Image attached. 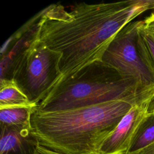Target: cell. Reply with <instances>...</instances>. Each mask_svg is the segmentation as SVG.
<instances>
[{
	"label": "cell",
	"instance_id": "6da1fadb",
	"mask_svg": "<svg viewBox=\"0 0 154 154\" xmlns=\"http://www.w3.org/2000/svg\"><path fill=\"white\" fill-rule=\"evenodd\" d=\"M148 10H154V0L79 2L69 10L63 5L53 4L43 10L36 22L35 38L61 55V78L57 85L86 66L102 61L116 34Z\"/></svg>",
	"mask_w": 154,
	"mask_h": 154
},
{
	"label": "cell",
	"instance_id": "e0dca14e",
	"mask_svg": "<svg viewBox=\"0 0 154 154\" xmlns=\"http://www.w3.org/2000/svg\"><path fill=\"white\" fill-rule=\"evenodd\" d=\"M153 154H154V153H153Z\"/></svg>",
	"mask_w": 154,
	"mask_h": 154
},
{
	"label": "cell",
	"instance_id": "8fae6325",
	"mask_svg": "<svg viewBox=\"0 0 154 154\" xmlns=\"http://www.w3.org/2000/svg\"><path fill=\"white\" fill-rule=\"evenodd\" d=\"M138 35L142 46L154 71V35L145 26L143 20H141L138 28Z\"/></svg>",
	"mask_w": 154,
	"mask_h": 154
},
{
	"label": "cell",
	"instance_id": "ba28073f",
	"mask_svg": "<svg viewBox=\"0 0 154 154\" xmlns=\"http://www.w3.org/2000/svg\"><path fill=\"white\" fill-rule=\"evenodd\" d=\"M31 105L35 106L29 102L26 95L12 79H1L0 109Z\"/></svg>",
	"mask_w": 154,
	"mask_h": 154
},
{
	"label": "cell",
	"instance_id": "3957f363",
	"mask_svg": "<svg viewBox=\"0 0 154 154\" xmlns=\"http://www.w3.org/2000/svg\"><path fill=\"white\" fill-rule=\"evenodd\" d=\"M154 89L126 78L102 61L93 63L66 79L37 106L40 112H52L122 100Z\"/></svg>",
	"mask_w": 154,
	"mask_h": 154
},
{
	"label": "cell",
	"instance_id": "2e32d148",
	"mask_svg": "<svg viewBox=\"0 0 154 154\" xmlns=\"http://www.w3.org/2000/svg\"><path fill=\"white\" fill-rule=\"evenodd\" d=\"M153 111V113H154V108H153V111Z\"/></svg>",
	"mask_w": 154,
	"mask_h": 154
},
{
	"label": "cell",
	"instance_id": "8992f818",
	"mask_svg": "<svg viewBox=\"0 0 154 154\" xmlns=\"http://www.w3.org/2000/svg\"><path fill=\"white\" fill-rule=\"evenodd\" d=\"M154 108V97L133 106L99 149L100 154H126L138 129Z\"/></svg>",
	"mask_w": 154,
	"mask_h": 154
},
{
	"label": "cell",
	"instance_id": "52a82bcc",
	"mask_svg": "<svg viewBox=\"0 0 154 154\" xmlns=\"http://www.w3.org/2000/svg\"><path fill=\"white\" fill-rule=\"evenodd\" d=\"M38 144L31 127L1 128L0 154H35Z\"/></svg>",
	"mask_w": 154,
	"mask_h": 154
},
{
	"label": "cell",
	"instance_id": "7c38bea8",
	"mask_svg": "<svg viewBox=\"0 0 154 154\" xmlns=\"http://www.w3.org/2000/svg\"><path fill=\"white\" fill-rule=\"evenodd\" d=\"M35 154H63L59 152H57L53 150H51L45 147H43L40 144L38 145ZM82 154H100L99 152H91V153H82Z\"/></svg>",
	"mask_w": 154,
	"mask_h": 154
},
{
	"label": "cell",
	"instance_id": "277c9868",
	"mask_svg": "<svg viewBox=\"0 0 154 154\" xmlns=\"http://www.w3.org/2000/svg\"><path fill=\"white\" fill-rule=\"evenodd\" d=\"M60 57L59 53L49 49L37 40L35 34L34 38L13 60L8 73H10L8 79H12L29 102L37 106L61 78Z\"/></svg>",
	"mask_w": 154,
	"mask_h": 154
},
{
	"label": "cell",
	"instance_id": "5b68a950",
	"mask_svg": "<svg viewBox=\"0 0 154 154\" xmlns=\"http://www.w3.org/2000/svg\"><path fill=\"white\" fill-rule=\"evenodd\" d=\"M140 21L129 22L116 34L104 52L102 61L123 77L136 79L144 87H153L154 71L138 32Z\"/></svg>",
	"mask_w": 154,
	"mask_h": 154
},
{
	"label": "cell",
	"instance_id": "9a60e30c",
	"mask_svg": "<svg viewBox=\"0 0 154 154\" xmlns=\"http://www.w3.org/2000/svg\"><path fill=\"white\" fill-rule=\"evenodd\" d=\"M144 20H146V21H151V20H154V10H153V11L150 13V14L146 17Z\"/></svg>",
	"mask_w": 154,
	"mask_h": 154
},
{
	"label": "cell",
	"instance_id": "9c48e42d",
	"mask_svg": "<svg viewBox=\"0 0 154 154\" xmlns=\"http://www.w3.org/2000/svg\"><path fill=\"white\" fill-rule=\"evenodd\" d=\"M36 107L31 105L0 109L1 128H30L31 117L35 110Z\"/></svg>",
	"mask_w": 154,
	"mask_h": 154
},
{
	"label": "cell",
	"instance_id": "7a4b0ae2",
	"mask_svg": "<svg viewBox=\"0 0 154 154\" xmlns=\"http://www.w3.org/2000/svg\"><path fill=\"white\" fill-rule=\"evenodd\" d=\"M154 97V89L131 98L31 117V131L40 145L63 154L99 152L105 139L135 105Z\"/></svg>",
	"mask_w": 154,
	"mask_h": 154
},
{
	"label": "cell",
	"instance_id": "30bf717a",
	"mask_svg": "<svg viewBox=\"0 0 154 154\" xmlns=\"http://www.w3.org/2000/svg\"><path fill=\"white\" fill-rule=\"evenodd\" d=\"M153 143L154 113L152 111L138 129L126 154L135 153Z\"/></svg>",
	"mask_w": 154,
	"mask_h": 154
},
{
	"label": "cell",
	"instance_id": "4fadbf2b",
	"mask_svg": "<svg viewBox=\"0 0 154 154\" xmlns=\"http://www.w3.org/2000/svg\"><path fill=\"white\" fill-rule=\"evenodd\" d=\"M154 153V143L135 152L131 154H153Z\"/></svg>",
	"mask_w": 154,
	"mask_h": 154
},
{
	"label": "cell",
	"instance_id": "5bb4252c",
	"mask_svg": "<svg viewBox=\"0 0 154 154\" xmlns=\"http://www.w3.org/2000/svg\"><path fill=\"white\" fill-rule=\"evenodd\" d=\"M144 23L146 27H147L153 35H154V20H151V21H146L145 20H143Z\"/></svg>",
	"mask_w": 154,
	"mask_h": 154
}]
</instances>
